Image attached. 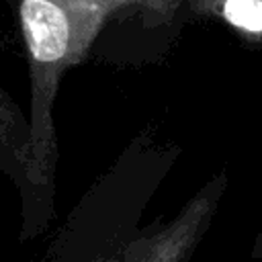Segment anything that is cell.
Wrapping results in <instances>:
<instances>
[{
  "instance_id": "obj_4",
  "label": "cell",
  "mask_w": 262,
  "mask_h": 262,
  "mask_svg": "<svg viewBox=\"0 0 262 262\" xmlns=\"http://www.w3.org/2000/svg\"><path fill=\"white\" fill-rule=\"evenodd\" d=\"M223 16L246 33H262V0H225Z\"/></svg>"
},
{
  "instance_id": "obj_2",
  "label": "cell",
  "mask_w": 262,
  "mask_h": 262,
  "mask_svg": "<svg viewBox=\"0 0 262 262\" xmlns=\"http://www.w3.org/2000/svg\"><path fill=\"white\" fill-rule=\"evenodd\" d=\"M223 186V176L209 182L186 203L174 221L158 229L154 235L135 242L125 262H186L213 217Z\"/></svg>"
},
{
  "instance_id": "obj_1",
  "label": "cell",
  "mask_w": 262,
  "mask_h": 262,
  "mask_svg": "<svg viewBox=\"0 0 262 262\" xmlns=\"http://www.w3.org/2000/svg\"><path fill=\"white\" fill-rule=\"evenodd\" d=\"M178 0H20V27L31 68V145L33 176L29 219L45 225L57 164L53 100L61 74L78 63L106 18L125 6H143L170 16Z\"/></svg>"
},
{
  "instance_id": "obj_3",
  "label": "cell",
  "mask_w": 262,
  "mask_h": 262,
  "mask_svg": "<svg viewBox=\"0 0 262 262\" xmlns=\"http://www.w3.org/2000/svg\"><path fill=\"white\" fill-rule=\"evenodd\" d=\"M0 170L23 190L25 203L31 196L33 145L31 125L8 92L0 88Z\"/></svg>"
}]
</instances>
